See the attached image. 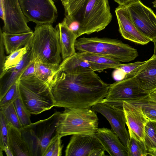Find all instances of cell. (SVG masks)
<instances>
[{
	"instance_id": "10",
	"label": "cell",
	"mask_w": 156,
	"mask_h": 156,
	"mask_svg": "<svg viewBox=\"0 0 156 156\" xmlns=\"http://www.w3.org/2000/svg\"><path fill=\"white\" fill-rule=\"evenodd\" d=\"M125 6L140 32L151 41L156 39V15L153 10L140 0Z\"/></svg>"
},
{
	"instance_id": "31",
	"label": "cell",
	"mask_w": 156,
	"mask_h": 156,
	"mask_svg": "<svg viewBox=\"0 0 156 156\" xmlns=\"http://www.w3.org/2000/svg\"><path fill=\"white\" fill-rule=\"evenodd\" d=\"M147 60L126 63L121 64L115 69H118L122 71L126 75L125 78L134 77L141 69Z\"/></svg>"
},
{
	"instance_id": "26",
	"label": "cell",
	"mask_w": 156,
	"mask_h": 156,
	"mask_svg": "<svg viewBox=\"0 0 156 156\" xmlns=\"http://www.w3.org/2000/svg\"><path fill=\"white\" fill-rule=\"evenodd\" d=\"M30 48V46L28 45L13 51L6 56L3 69L0 72V77L2 76L8 70L16 66L20 62Z\"/></svg>"
},
{
	"instance_id": "41",
	"label": "cell",
	"mask_w": 156,
	"mask_h": 156,
	"mask_svg": "<svg viewBox=\"0 0 156 156\" xmlns=\"http://www.w3.org/2000/svg\"><path fill=\"white\" fill-rule=\"evenodd\" d=\"M0 17L3 21L4 19V12L3 0H0Z\"/></svg>"
},
{
	"instance_id": "5",
	"label": "cell",
	"mask_w": 156,
	"mask_h": 156,
	"mask_svg": "<svg viewBox=\"0 0 156 156\" xmlns=\"http://www.w3.org/2000/svg\"><path fill=\"white\" fill-rule=\"evenodd\" d=\"M65 108L59 116L56 130L62 137L96 133L98 129V118L92 108Z\"/></svg>"
},
{
	"instance_id": "29",
	"label": "cell",
	"mask_w": 156,
	"mask_h": 156,
	"mask_svg": "<svg viewBox=\"0 0 156 156\" xmlns=\"http://www.w3.org/2000/svg\"><path fill=\"white\" fill-rule=\"evenodd\" d=\"M9 122L0 111V156H3L5 147L8 146Z\"/></svg>"
},
{
	"instance_id": "38",
	"label": "cell",
	"mask_w": 156,
	"mask_h": 156,
	"mask_svg": "<svg viewBox=\"0 0 156 156\" xmlns=\"http://www.w3.org/2000/svg\"><path fill=\"white\" fill-rule=\"evenodd\" d=\"M5 47L2 39L0 36V72L3 69L6 56L5 55Z\"/></svg>"
},
{
	"instance_id": "19",
	"label": "cell",
	"mask_w": 156,
	"mask_h": 156,
	"mask_svg": "<svg viewBox=\"0 0 156 156\" xmlns=\"http://www.w3.org/2000/svg\"><path fill=\"white\" fill-rule=\"evenodd\" d=\"M34 32L11 34L3 32L0 29L5 49L8 55L20 48L30 44L33 36Z\"/></svg>"
},
{
	"instance_id": "43",
	"label": "cell",
	"mask_w": 156,
	"mask_h": 156,
	"mask_svg": "<svg viewBox=\"0 0 156 156\" xmlns=\"http://www.w3.org/2000/svg\"><path fill=\"white\" fill-rule=\"evenodd\" d=\"M4 151L7 156H13L11 150L8 146L5 147Z\"/></svg>"
},
{
	"instance_id": "46",
	"label": "cell",
	"mask_w": 156,
	"mask_h": 156,
	"mask_svg": "<svg viewBox=\"0 0 156 156\" xmlns=\"http://www.w3.org/2000/svg\"><path fill=\"white\" fill-rule=\"evenodd\" d=\"M61 0V1H62V0Z\"/></svg>"
},
{
	"instance_id": "15",
	"label": "cell",
	"mask_w": 156,
	"mask_h": 156,
	"mask_svg": "<svg viewBox=\"0 0 156 156\" xmlns=\"http://www.w3.org/2000/svg\"><path fill=\"white\" fill-rule=\"evenodd\" d=\"M123 108L130 137L137 140H144L145 126L149 120L143 112L141 106L126 101L123 102Z\"/></svg>"
},
{
	"instance_id": "33",
	"label": "cell",
	"mask_w": 156,
	"mask_h": 156,
	"mask_svg": "<svg viewBox=\"0 0 156 156\" xmlns=\"http://www.w3.org/2000/svg\"><path fill=\"white\" fill-rule=\"evenodd\" d=\"M18 80L11 86L4 97L0 99V108L5 107L13 103L20 97Z\"/></svg>"
},
{
	"instance_id": "45",
	"label": "cell",
	"mask_w": 156,
	"mask_h": 156,
	"mask_svg": "<svg viewBox=\"0 0 156 156\" xmlns=\"http://www.w3.org/2000/svg\"><path fill=\"white\" fill-rule=\"evenodd\" d=\"M152 3L153 4V6L156 8V0H154Z\"/></svg>"
},
{
	"instance_id": "44",
	"label": "cell",
	"mask_w": 156,
	"mask_h": 156,
	"mask_svg": "<svg viewBox=\"0 0 156 156\" xmlns=\"http://www.w3.org/2000/svg\"><path fill=\"white\" fill-rule=\"evenodd\" d=\"M152 41L153 42L154 44V51L153 55L156 57V39L153 40Z\"/></svg>"
},
{
	"instance_id": "11",
	"label": "cell",
	"mask_w": 156,
	"mask_h": 156,
	"mask_svg": "<svg viewBox=\"0 0 156 156\" xmlns=\"http://www.w3.org/2000/svg\"><path fill=\"white\" fill-rule=\"evenodd\" d=\"M92 108L106 118L112 129L128 148L130 137L125 126L126 119L123 107L115 106L101 101L94 105Z\"/></svg>"
},
{
	"instance_id": "14",
	"label": "cell",
	"mask_w": 156,
	"mask_h": 156,
	"mask_svg": "<svg viewBox=\"0 0 156 156\" xmlns=\"http://www.w3.org/2000/svg\"><path fill=\"white\" fill-rule=\"evenodd\" d=\"M115 12L119 31L124 38L143 45L151 41L137 29L126 6L119 5L116 8Z\"/></svg>"
},
{
	"instance_id": "39",
	"label": "cell",
	"mask_w": 156,
	"mask_h": 156,
	"mask_svg": "<svg viewBox=\"0 0 156 156\" xmlns=\"http://www.w3.org/2000/svg\"><path fill=\"white\" fill-rule=\"evenodd\" d=\"M113 73V76L117 81L122 80L126 78V75L122 71L118 69H116Z\"/></svg>"
},
{
	"instance_id": "23",
	"label": "cell",
	"mask_w": 156,
	"mask_h": 156,
	"mask_svg": "<svg viewBox=\"0 0 156 156\" xmlns=\"http://www.w3.org/2000/svg\"><path fill=\"white\" fill-rule=\"evenodd\" d=\"M82 57L90 64L94 71H100L105 69L115 68L121 64L111 58L87 53L79 52Z\"/></svg>"
},
{
	"instance_id": "1",
	"label": "cell",
	"mask_w": 156,
	"mask_h": 156,
	"mask_svg": "<svg viewBox=\"0 0 156 156\" xmlns=\"http://www.w3.org/2000/svg\"><path fill=\"white\" fill-rule=\"evenodd\" d=\"M94 72L78 74L59 72L51 88L54 106L86 108L102 101L109 85Z\"/></svg>"
},
{
	"instance_id": "9",
	"label": "cell",
	"mask_w": 156,
	"mask_h": 156,
	"mask_svg": "<svg viewBox=\"0 0 156 156\" xmlns=\"http://www.w3.org/2000/svg\"><path fill=\"white\" fill-rule=\"evenodd\" d=\"M105 150L96 133L73 135L65 151L66 156H104Z\"/></svg>"
},
{
	"instance_id": "3",
	"label": "cell",
	"mask_w": 156,
	"mask_h": 156,
	"mask_svg": "<svg viewBox=\"0 0 156 156\" xmlns=\"http://www.w3.org/2000/svg\"><path fill=\"white\" fill-rule=\"evenodd\" d=\"M29 46L33 61L59 66L61 61V50L58 25L37 24Z\"/></svg>"
},
{
	"instance_id": "42",
	"label": "cell",
	"mask_w": 156,
	"mask_h": 156,
	"mask_svg": "<svg viewBox=\"0 0 156 156\" xmlns=\"http://www.w3.org/2000/svg\"><path fill=\"white\" fill-rule=\"evenodd\" d=\"M149 97L152 100L156 102V90L150 93Z\"/></svg>"
},
{
	"instance_id": "35",
	"label": "cell",
	"mask_w": 156,
	"mask_h": 156,
	"mask_svg": "<svg viewBox=\"0 0 156 156\" xmlns=\"http://www.w3.org/2000/svg\"><path fill=\"white\" fill-rule=\"evenodd\" d=\"M138 105L141 106L143 113L149 120L156 121V109L155 108L146 105Z\"/></svg>"
},
{
	"instance_id": "2",
	"label": "cell",
	"mask_w": 156,
	"mask_h": 156,
	"mask_svg": "<svg viewBox=\"0 0 156 156\" xmlns=\"http://www.w3.org/2000/svg\"><path fill=\"white\" fill-rule=\"evenodd\" d=\"M65 16L77 21L81 35H89L105 28L112 15L108 0H62Z\"/></svg>"
},
{
	"instance_id": "20",
	"label": "cell",
	"mask_w": 156,
	"mask_h": 156,
	"mask_svg": "<svg viewBox=\"0 0 156 156\" xmlns=\"http://www.w3.org/2000/svg\"><path fill=\"white\" fill-rule=\"evenodd\" d=\"M92 71L90 64L82 57L79 52L63 59L58 69V73L64 72L72 74H78Z\"/></svg>"
},
{
	"instance_id": "36",
	"label": "cell",
	"mask_w": 156,
	"mask_h": 156,
	"mask_svg": "<svg viewBox=\"0 0 156 156\" xmlns=\"http://www.w3.org/2000/svg\"><path fill=\"white\" fill-rule=\"evenodd\" d=\"M126 102L134 104L146 105L152 107L156 109V102L151 99L149 96L139 100Z\"/></svg>"
},
{
	"instance_id": "6",
	"label": "cell",
	"mask_w": 156,
	"mask_h": 156,
	"mask_svg": "<svg viewBox=\"0 0 156 156\" xmlns=\"http://www.w3.org/2000/svg\"><path fill=\"white\" fill-rule=\"evenodd\" d=\"M20 98L31 114L38 115L54 106L50 86L35 75L18 82Z\"/></svg>"
},
{
	"instance_id": "25",
	"label": "cell",
	"mask_w": 156,
	"mask_h": 156,
	"mask_svg": "<svg viewBox=\"0 0 156 156\" xmlns=\"http://www.w3.org/2000/svg\"><path fill=\"white\" fill-rule=\"evenodd\" d=\"M144 140L148 155L156 156V121L149 120L146 124Z\"/></svg>"
},
{
	"instance_id": "18",
	"label": "cell",
	"mask_w": 156,
	"mask_h": 156,
	"mask_svg": "<svg viewBox=\"0 0 156 156\" xmlns=\"http://www.w3.org/2000/svg\"><path fill=\"white\" fill-rule=\"evenodd\" d=\"M134 77L141 87L149 94L156 90V57L153 55Z\"/></svg>"
},
{
	"instance_id": "32",
	"label": "cell",
	"mask_w": 156,
	"mask_h": 156,
	"mask_svg": "<svg viewBox=\"0 0 156 156\" xmlns=\"http://www.w3.org/2000/svg\"><path fill=\"white\" fill-rule=\"evenodd\" d=\"M8 121L15 127L21 129L23 127L17 114L13 103L5 107L0 108Z\"/></svg>"
},
{
	"instance_id": "17",
	"label": "cell",
	"mask_w": 156,
	"mask_h": 156,
	"mask_svg": "<svg viewBox=\"0 0 156 156\" xmlns=\"http://www.w3.org/2000/svg\"><path fill=\"white\" fill-rule=\"evenodd\" d=\"M32 61L30 48L16 66L8 70L0 77V99L4 97L11 86L19 80L21 74Z\"/></svg>"
},
{
	"instance_id": "34",
	"label": "cell",
	"mask_w": 156,
	"mask_h": 156,
	"mask_svg": "<svg viewBox=\"0 0 156 156\" xmlns=\"http://www.w3.org/2000/svg\"><path fill=\"white\" fill-rule=\"evenodd\" d=\"M62 22L74 33L77 38L81 36L80 25L77 21L65 16Z\"/></svg>"
},
{
	"instance_id": "30",
	"label": "cell",
	"mask_w": 156,
	"mask_h": 156,
	"mask_svg": "<svg viewBox=\"0 0 156 156\" xmlns=\"http://www.w3.org/2000/svg\"><path fill=\"white\" fill-rule=\"evenodd\" d=\"M62 137L58 133L50 140L44 156H61L63 145L62 144Z\"/></svg>"
},
{
	"instance_id": "22",
	"label": "cell",
	"mask_w": 156,
	"mask_h": 156,
	"mask_svg": "<svg viewBox=\"0 0 156 156\" xmlns=\"http://www.w3.org/2000/svg\"><path fill=\"white\" fill-rule=\"evenodd\" d=\"M58 25L61 55L63 59H64L76 53L75 43L77 37L74 33L62 22L58 23Z\"/></svg>"
},
{
	"instance_id": "4",
	"label": "cell",
	"mask_w": 156,
	"mask_h": 156,
	"mask_svg": "<svg viewBox=\"0 0 156 156\" xmlns=\"http://www.w3.org/2000/svg\"><path fill=\"white\" fill-rule=\"evenodd\" d=\"M75 48L78 52L109 57L120 62L134 60L138 56L136 49L117 39L97 37L76 39Z\"/></svg>"
},
{
	"instance_id": "27",
	"label": "cell",
	"mask_w": 156,
	"mask_h": 156,
	"mask_svg": "<svg viewBox=\"0 0 156 156\" xmlns=\"http://www.w3.org/2000/svg\"><path fill=\"white\" fill-rule=\"evenodd\" d=\"M13 104L23 128L31 124L32 123L30 119L31 114L21 98L20 97L16 100Z\"/></svg>"
},
{
	"instance_id": "24",
	"label": "cell",
	"mask_w": 156,
	"mask_h": 156,
	"mask_svg": "<svg viewBox=\"0 0 156 156\" xmlns=\"http://www.w3.org/2000/svg\"><path fill=\"white\" fill-rule=\"evenodd\" d=\"M59 66L35 61V76L51 88L58 73Z\"/></svg>"
},
{
	"instance_id": "12",
	"label": "cell",
	"mask_w": 156,
	"mask_h": 156,
	"mask_svg": "<svg viewBox=\"0 0 156 156\" xmlns=\"http://www.w3.org/2000/svg\"><path fill=\"white\" fill-rule=\"evenodd\" d=\"M4 12L3 32L19 34L32 31L23 14L19 0H3Z\"/></svg>"
},
{
	"instance_id": "37",
	"label": "cell",
	"mask_w": 156,
	"mask_h": 156,
	"mask_svg": "<svg viewBox=\"0 0 156 156\" xmlns=\"http://www.w3.org/2000/svg\"><path fill=\"white\" fill-rule=\"evenodd\" d=\"M35 75V61H32L20 76L19 80Z\"/></svg>"
},
{
	"instance_id": "40",
	"label": "cell",
	"mask_w": 156,
	"mask_h": 156,
	"mask_svg": "<svg viewBox=\"0 0 156 156\" xmlns=\"http://www.w3.org/2000/svg\"><path fill=\"white\" fill-rule=\"evenodd\" d=\"M119 5L126 6L136 0H114Z\"/></svg>"
},
{
	"instance_id": "7",
	"label": "cell",
	"mask_w": 156,
	"mask_h": 156,
	"mask_svg": "<svg viewBox=\"0 0 156 156\" xmlns=\"http://www.w3.org/2000/svg\"><path fill=\"white\" fill-rule=\"evenodd\" d=\"M149 94L141 87L133 77L109 85L106 96L101 101L123 107V102L139 100L148 96Z\"/></svg>"
},
{
	"instance_id": "16",
	"label": "cell",
	"mask_w": 156,
	"mask_h": 156,
	"mask_svg": "<svg viewBox=\"0 0 156 156\" xmlns=\"http://www.w3.org/2000/svg\"><path fill=\"white\" fill-rule=\"evenodd\" d=\"M96 134L105 151L110 156H129L128 148L112 129L105 127L98 128Z\"/></svg>"
},
{
	"instance_id": "28",
	"label": "cell",
	"mask_w": 156,
	"mask_h": 156,
	"mask_svg": "<svg viewBox=\"0 0 156 156\" xmlns=\"http://www.w3.org/2000/svg\"><path fill=\"white\" fill-rule=\"evenodd\" d=\"M128 148L129 156L148 155L144 141L137 140L133 137H130Z\"/></svg>"
},
{
	"instance_id": "8",
	"label": "cell",
	"mask_w": 156,
	"mask_h": 156,
	"mask_svg": "<svg viewBox=\"0 0 156 156\" xmlns=\"http://www.w3.org/2000/svg\"><path fill=\"white\" fill-rule=\"evenodd\" d=\"M20 6L28 22L37 24H52L58 16L52 0H19Z\"/></svg>"
},
{
	"instance_id": "13",
	"label": "cell",
	"mask_w": 156,
	"mask_h": 156,
	"mask_svg": "<svg viewBox=\"0 0 156 156\" xmlns=\"http://www.w3.org/2000/svg\"><path fill=\"white\" fill-rule=\"evenodd\" d=\"M61 112H56L46 119L25 126L40 146L42 156H44L51 139L57 133V123Z\"/></svg>"
},
{
	"instance_id": "21",
	"label": "cell",
	"mask_w": 156,
	"mask_h": 156,
	"mask_svg": "<svg viewBox=\"0 0 156 156\" xmlns=\"http://www.w3.org/2000/svg\"><path fill=\"white\" fill-rule=\"evenodd\" d=\"M8 146L13 156H30L27 145L20 129L9 123Z\"/></svg>"
}]
</instances>
